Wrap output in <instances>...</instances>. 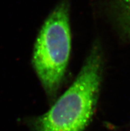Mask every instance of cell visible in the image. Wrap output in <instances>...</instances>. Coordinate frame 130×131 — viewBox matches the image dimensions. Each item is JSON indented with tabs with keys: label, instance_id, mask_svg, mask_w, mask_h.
<instances>
[{
	"label": "cell",
	"instance_id": "obj_4",
	"mask_svg": "<svg viewBox=\"0 0 130 131\" xmlns=\"http://www.w3.org/2000/svg\"><path fill=\"white\" fill-rule=\"evenodd\" d=\"M124 19L126 21V22L127 23V25L128 26L130 27V17H127V18H124Z\"/></svg>",
	"mask_w": 130,
	"mask_h": 131
},
{
	"label": "cell",
	"instance_id": "obj_3",
	"mask_svg": "<svg viewBox=\"0 0 130 131\" xmlns=\"http://www.w3.org/2000/svg\"><path fill=\"white\" fill-rule=\"evenodd\" d=\"M114 10L124 18L130 17V0H108Z\"/></svg>",
	"mask_w": 130,
	"mask_h": 131
},
{
	"label": "cell",
	"instance_id": "obj_1",
	"mask_svg": "<svg viewBox=\"0 0 130 131\" xmlns=\"http://www.w3.org/2000/svg\"><path fill=\"white\" fill-rule=\"evenodd\" d=\"M102 72V52L96 43L72 85L49 111L31 121V131L84 130L94 114Z\"/></svg>",
	"mask_w": 130,
	"mask_h": 131
},
{
	"label": "cell",
	"instance_id": "obj_2",
	"mask_svg": "<svg viewBox=\"0 0 130 131\" xmlns=\"http://www.w3.org/2000/svg\"><path fill=\"white\" fill-rule=\"evenodd\" d=\"M69 0H63L43 23L37 38L33 65L46 95L53 98L66 72L71 49Z\"/></svg>",
	"mask_w": 130,
	"mask_h": 131
}]
</instances>
